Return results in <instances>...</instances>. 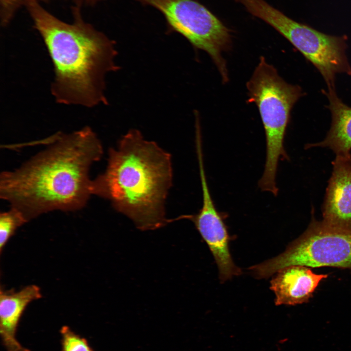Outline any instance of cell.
<instances>
[{"instance_id": "13", "label": "cell", "mask_w": 351, "mask_h": 351, "mask_svg": "<svg viewBox=\"0 0 351 351\" xmlns=\"http://www.w3.org/2000/svg\"><path fill=\"white\" fill-rule=\"evenodd\" d=\"M23 213L18 209L11 207L9 210L0 214V250L2 251L9 239L20 226L27 222Z\"/></svg>"}, {"instance_id": "7", "label": "cell", "mask_w": 351, "mask_h": 351, "mask_svg": "<svg viewBox=\"0 0 351 351\" xmlns=\"http://www.w3.org/2000/svg\"><path fill=\"white\" fill-rule=\"evenodd\" d=\"M152 7L164 17L167 31L184 37L195 48L210 56L223 82L228 80L222 53L232 43L230 30L206 7L195 0H134Z\"/></svg>"}, {"instance_id": "15", "label": "cell", "mask_w": 351, "mask_h": 351, "mask_svg": "<svg viewBox=\"0 0 351 351\" xmlns=\"http://www.w3.org/2000/svg\"></svg>"}, {"instance_id": "11", "label": "cell", "mask_w": 351, "mask_h": 351, "mask_svg": "<svg viewBox=\"0 0 351 351\" xmlns=\"http://www.w3.org/2000/svg\"><path fill=\"white\" fill-rule=\"evenodd\" d=\"M39 287L29 285L18 292L2 291L0 293V334L6 351H30L23 347L16 338L21 316L27 305L39 299Z\"/></svg>"}, {"instance_id": "6", "label": "cell", "mask_w": 351, "mask_h": 351, "mask_svg": "<svg viewBox=\"0 0 351 351\" xmlns=\"http://www.w3.org/2000/svg\"><path fill=\"white\" fill-rule=\"evenodd\" d=\"M312 212L307 229L283 253L250 267L254 277L266 278L292 265L331 267L351 271V232L330 227L316 220Z\"/></svg>"}, {"instance_id": "2", "label": "cell", "mask_w": 351, "mask_h": 351, "mask_svg": "<svg viewBox=\"0 0 351 351\" xmlns=\"http://www.w3.org/2000/svg\"><path fill=\"white\" fill-rule=\"evenodd\" d=\"M71 8L69 22L34 0L25 8L53 64L52 94L58 103L63 104L106 105V75L119 68L116 43L85 20L82 9Z\"/></svg>"}, {"instance_id": "8", "label": "cell", "mask_w": 351, "mask_h": 351, "mask_svg": "<svg viewBox=\"0 0 351 351\" xmlns=\"http://www.w3.org/2000/svg\"><path fill=\"white\" fill-rule=\"evenodd\" d=\"M202 203L195 214L186 215L191 220L209 247L217 266L222 283L241 273L234 263L229 250V236L223 214L217 209L211 195L207 180L200 181Z\"/></svg>"}, {"instance_id": "1", "label": "cell", "mask_w": 351, "mask_h": 351, "mask_svg": "<svg viewBox=\"0 0 351 351\" xmlns=\"http://www.w3.org/2000/svg\"><path fill=\"white\" fill-rule=\"evenodd\" d=\"M47 147L20 167L0 176V197L28 220L53 211L82 209L93 195L90 169L102 144L89 126L44 140Z\"/></svg>"}, {"instance_id": "10", "label": "cell", "mask_w": 351, "mask_h": 351, "mask_svg": "<svg viewBox=\"0 0 351 351\" xmlns=\"http://www.w3.org/2000/svg\"><path fill=\"white\" fill-rule=\"evenodd\" d=\"M328 274H316L309 267L292 265L276 273L270 289L275 295L276 305H295L307 303L320 282Z\"/></svg>"}, {"instance_id": "9", "label": "cell", "mask_w": 351, "mask_h": 351, "mask_svg": "<svg viewBox=\"0 0 351 351\" xmlns=\"http://www.w3.org/2000/svg\"><path fill=\"white\" fill-rule=\"evenodd\" d=\"M322 207V221L351 232V156H336Z\"/></svg>"}, {"instance_id": "3", "label": "cell", "mask_w": 351, "mask_h": 351, "mask_svg": "<svg viewBox=\"0 0 351 351\" xmlns=\"http://www.w3.org/2000/svg\"><path fill=\"white\" fill-rule=\"evenodd\" d=\"M105 171L93 179V195L108 200L140 230L160 228L176 219L166 217L172 187V156L136 129L122 136L108 151Z\"/></svg>"}, {"instance_id": "14", "label": "cell", "mask_w": 351, "mask_h": 351, "mask_svg": "<svg viewBox=\"0 0 351 351\" xmlns=\"http://www.w3.org/2000/svg\"><path fill=\"white\" fill-rule=\"evenodd\" d=\"M61 336V351H94L87 340L76 333L67 326H63Z\"/></svg>"}, {"instance_id": "5", "label": "cell", "mask_w": 351, "mask_h": 351, "mask_svg": "<svg viewBox=\"0 0 351 351\" xmlns=\"http://www.w3.org/2000/svg\"><path fill=\"white\" fill-rule=\"evenodd\" d=\"M284 37L319 71L328 88L335 89L336 75H351L344 37L327 35L296 22L264 0H235Z\"/></svg>"}, {"instance_id": "4", "label": "cell", "mask_w": 351, "mask_h": 351, "mask_svg": "<svg viewBox=\"0 0 351 351\" xmlns=\"http://www.w3.org/2000/svg\"><path fill=\"white\" fill-rule=\"evenodd\" d=\"M246 86L248 101L254 103L258 109L266 137L265 166L258 187L276 196L279 161L289 159L284 142L291 111L304 94L300 86L286 82L263 57Z\"/></svg>"}, {"instance_id": "12", "label": "cell", "mask_w": 351, "mask_h": 351, "mask_svg": "<svg viewBox=\"0 0 351 351\" xmlns=\"http://www.w3.org/2000/svg\"><path fill=\"white\" fill-rule=\"evenodd\" d=\"M323 93L327 97L328 108L332 115L331 127L322 141L306 144L305 148H328L336 156H351V107L338 97L335 89L328 88Z\"/></svg>"}]
</instances>
